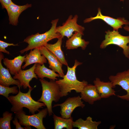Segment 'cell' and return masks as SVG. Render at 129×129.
Listing matches in <instances>:
<instances>
[{"label": "cell", "mask_w": 129, "mask_h": 129, "mask_svg": "<svg viewBox=\"0 0 129 129\" xmlns=\"http://www.w3.org/2000/svg\"><path fill=\"white\" fill-rule=\"evenodd\" d=\"M82 64V63L75 60L74 65L72 67L67 66V73L63 78L56 81L60 89L61 97L67 96L69 93L73 90L76 93H81L84 88L88 84L87 81L85 80L79 81L76 77V68Z\"/></svg>", "instance_id": "cell-1"}, {"label": "cell", "mask_w": 129, "mask_h": 129, "mask_svg": "<svg viewBox=\"0 0 129 129\" xmlns=\"http://www.w3.org/2000/svg\"><path fill=\"white\" fill-rule=\"evenodd\" d=\"M32 89L29 88L28 92L26 93L22 92L20 89L17 95L9 96L8 99L12 105L11 111L14 113L23 111V108L28 109L30 113L32 114L35 112L39 111L40 108L46 106L43 103L36 101L32 98L31 95Z\"/></svg>", "instance_id": "cell-2"}, {"label": "cell", "mask_w": 129, "mask_h": 129, "mask_svg": "<svg viewBox=\"0 0 129 129\" xmlns=\"http://www.w3.org/2000/svg\"><path fill=\"white\" fill-rule=\"evenodd\" d=\"M59 21L58 18L52 20L50 29L45 32L41 34L38 32L26 37L24 42L27 43L28 45L26 48L20 51V53L23 54L29 50L45 46L50 40L55 38L58 39L61 37V34L56 32L57 25Z\"/></svg>", "instance_id": "cell-3"}, {"label": "cell", "mask_w": 129, "mask_h": 129, "mask_svg": "<svg viewBox=\"0 0 129 129\" xmlns=\"http://www.w3.org/2000/svg\"><path fill=\"white\" fill-rule=\"evenodd\" d=\"M42 87V93L40 98L37 101L42 102L47 107L49 116L52 114V103L58 102L61 97L59 87L55 80L50 79L48 81L44 78L40 79Z\"/></svg>", "instance_id": "cell-4"}, {"label": "cell", "mask_w": 129, "mask_h": 129, "mask_svg": "<svg viewBox=\"0 0 129 129\" xmlns=\"http://www.w3.org/2000/svg\"><path fill=\"white\" fill-rule=\"evenodd\" d=\"M105 39L101 42L100 48L103 49L110 45L114 44L123 49V53L125 57L129 59V36H124L118 31L108 30L105 32Z\"/></svg>", "instance_id": "cell-5"}, {"label": "cell", "mask_w": 129, "mask_h": 129, "mask_svg": "<svg viewBox=\"0 0 129 129\" xmlns=\"http://www.w3.org/2000/svg\"><path fill=\"white\" fill-rule=\"evenodd\" d=\"M21 125L27 127L33 126L37 129H46L43 123V119L46 117L48 111L47 108L39 110L36 114L27 115L23 111L14 113Z\"/></svg>", "instance_id": "cell-6"}, {"label": "cell", "mask_w": 129, "mask_h": 129, "mask_svg": "<svg viewBox=\"0 0 129 129\" xmlns=\"http://www.w3.org/2000/svg\"><path fill=\"white\" fill-rule=\"evenodd\" d=\"M78 16L75 15L74 16L70 15L65 22L62 25L57 27L56 32L60 33L63 38L66 37L69 38L73 35V32H77L84 35L85 27L77 23Z\"/></svg>", "instance_id": "cell-7"}, {"label": "cell", "mask_w": 129, "mask_h": 129, "mask_svg": "<svg viewBox=\"0 0 129 129\" xmlns=\"http://www.w3.org/2000/svg\"><path fill=\"white\" fill-rule=\"evenodd\" d=\"M81 97L79 96L77 97H69L63 102L54 105L53 107H60V113L62 117L67 118H71V114L76 108L80 107L83 108L85 105L81 101Z\"/></svg>", "instance_id": "cell-8"}, {"label": "cell", "mask_w": 129, "mask_h": 129, "mask_svg": "<svg viewBox=\"0 0 129 129\" xmlns=\"http://www.w3.org/2000/svg\"><path fill=\"white\" fill-rule=\"evenodd\" d=\"M98 19L103 21L111 27L113 30L118 31L119 29L122 28V26L124 25H129V21L124 17H119L115 18L103 15L99 7L98 8V12L96 16L85 19L84 20L83 22L84 23H89L94 20Z\"/></svg>", "instance_id": "cell-9"}, {"label": "cell", "mask_w": 129, "mask_h": 129, "mask_svg": "<svg viewBox=\"0 0 129 129\" xmlns=\"http://www.w3.org/2000/svg\"><path fill=\"white\" fill-rule=\"evenodd\" d=\"M109 79L112 82L113 88L116 85L120 86L127 92L125 95H118L117 97L121 99L129 101V69L127 70L117 73L116 75H111Z\"/></svg>", "instance_id": "cell-10"}, {"label": "cell", "mask_w": 129, "mask_h": 129, "mask_svg": "<svg viewBox=\"0 0 129 129\" xmlns=\"http://www.w3.org/2000/svg\"><path fill=\"white\" fill-rule=\"evenodd\" d=\"M41 54L48 61L49 67L55 72H57L60 76L63 78L64 75L62 67L63 64L45 46L39 48Z\"/></svg>", "instance_id": "cell-11"}, {"label": "cell", "mask_w": 129, "mask_h": 129, "mask_svg": "<svg viewBox=\"0 0 129 129\" xmlns=\"http://www.w3.org/2000/svg\"><path fill=\"white\" fill-rule=\"evenodd\" d=\"M37 64L35 63L32 67L29 69L26 70H21L14 75L13 78L20 81L22 88L23 86L24 89H27V87L32 89L29 85V82L33 78L38 79V77L34 72Z\"/></svg>", "instance_id": "cell-12"}, {"label": "cell", "mask_w": 129, "mask_h": 129, "mask_svg": "<svg viewBox=\"0 0 129 129\" xmlns=\"http://www.w3.org/2000/svg\"><path fill=\"white\" fill-rule=\"evenodd\" d=\"M32 6L31 4L27 3L24 5H19L13 2L5 8L9 17V24L16 26L18 22L19 17L21 13Z\"/></svg>", "instance_id": "cell-13"}, {"label": "cell", "mask_w": 129, "mask_h": 129, "mask_svg": "<svg viewBox=\"0 0 129 129\" xmlns=\"http://www.w3.org/2000/svg\"><path fill=\"white\" fill-rule=\"evenodd\" d=\"M3 54L0 53V84L5 86L9 87L11 85H16L19 89L21 87L20 82L18 80H15L11 76L8 69L4 68L1 61L4 58Z\"/></svg>", "instance_id": "cell-14"}, {"label": "cell", "mask_w": 129, "mask_h": 129, "mask_svg": "<svg viewBox=\"0 0 129 129\" xmlns=\"http://www.w3.org/2000/svg\"><path fill=\"white\" fill-rule=\"evenodd\" d=\"M97 91L101 98H108L113 95L115 96L116 91L113 89L110 81L104 82L100 78H97L93 82Z\"/></svg>", "instance_id": "cell-15"}, {"label": "cell", "mask_w": 129, "mask_h": 129, "mask_svg": "<svg viewBox=\"0 0 129 129\" xmlns=\"http://www.w3.org/2000/svg\"><path fill=\"white\" fill-rule=\"evenodd\" d=\"M80 93L82 99L91 105H93L95 102L101 99L95 86L92 84L87 85Z\"/></svg>", "instance_id": "cell-16"}, {"label": "cell", "mask_w": 129, "mask_h": 129, "mask_svg": "<svg viewBox=\"0 0 129 129\" xmlns=\"http://www.w3.org/2000/svg\"><path fill=\"white\" fill-rule=\"evenodd\" d=\"M24 62L25 64L22 67V69L33 63H39L42 65L47 63V59L41 54L39 48H37L33 50H31L29 54H26Z\"/></svg>", "instance_id": "cell-17"}, {"label": "cell", "mask_w": 129, "mask_h": 129, "mask_svg": "<svg viewBox=\"0 0 129 129\" xmlns=\"http://www.w3.org/2000/svg\"><path fill=\"white\" fill-rule=\"evenodd\" d=\"M82 36L79 32H75L66 41L65 47L66 49H74L81 47L82 49H85L89 42L82 39Z\"/></svg>", "instance_id": "cell-18"}, {"label": "cell", "mask_w": 129, "mask_h": 129, "mask_svg": "<svg viewBox=\"0 0 129 129\" xmlns=\"http://www.w3.org/2000/svg\"><path fill=\"white\" fill-rule=\"evenodd\" d=\"M26 55H19L12 59H9L7 58L3 59L4 65L8 69L11 74L14 75L21 70L22 65Z\"/></svg>", "instance_id": "cell-19"}, {"label": "cell", "mask_w": 129, "mask_h": 129, "mask_svg": "<svg viewBox=\"0 0 129 129\" xmlns=\"http://www.w3.org/2000/svg\"><path fill=\"white\" fill-rule=\"evenodd\" d=\"M63 38L61 37L58 39L57 41L55 43L51 44L47 43L45 46L63 64L68 66L67 62L61 49Z\"/></svg>", "instance_id": "cell-20"}, {"label": "cell", "mask_w": 129, "mask_h": 129, "mask_svg": "<svg viewBox=\"0 0 129 129\" xmlns=\"http://www.w3.org/2000/svg\"><path fill=\"white\" fill-rule=\"evenodd\" d=\"M34 72L38 77L41 79L46 77L50 79L55 80L58 79L57 77L60 76L58 74L46 67L44 64L41 65L39 63H37Z\"/></svg>", "instance_id": "cell-21"}, {"label": "cell", "mask_w": 129, "mask_h": 129, "mask_svg": "<svg viewBox=\"0 0 129 129\" xmlns=\"http://www.w3.org/2000/svg\"><path fill=\"white\" fill-rule=\"evenodd\" d=\"M101 121H93L91 117L88 116L84 120L80 118L73 121V127L79 129H97L98 127L101 123Z\"/></svg>", "instance_id": "cell-22"}, {"label": "cell", "mask_w": 129, "mask_h": 129, "mask_svg": "<svg viewBox=\"0 0 129 129\" xmlns=\"http://www.w3.org/2000/svg\"><path fill=\"white\" fill-rule=\"evenodd\" d=\"M55 129H62L66 128L67 129H72L73 118L71 117L68 118H65L57 116L55 114L53 115Z\"/></svg>", "instance_id": "cell-23"}, {"label": "cell", "mask_w": 129, "mask_h": 129, "mask_svg": "<svg viewBox=\"0 0 129 129\" xmlns=\"http://www.w3.org/2000/svg\"><path fill=\"white\" fill-rule=\"evenodd\" d=\"M12 114L8 111L4 112L2 117L0 118V129H11L10 123L12 120Z\"/></svg>", "instance_id": "cell-24"}, {"label": "cell", "mask_w": 129, "mask_h": 129, "mask_svg": "<svg viewBox=\"0 0 129 129\" xmlns=\"http://www.w3.org/2000/svg\"><path fill=\"white\" fill-rule=\"evenodd\" d=\"M18 86H14L10 87L0 85V94L5 97L7 99L10 93L17 94L19 92Z\"/></svg>", "instance_id": "cell-25"}, {"label": "cell", "mask_w": 129, "mask_h": 129, "mask_svg": "<svg viewBox=\"0 0 129 129\" xmlns=\"http://www.w3.org/2000/svg\"><path fill=\"white\" fill-rule=\"evenodd\" d=\"M18 45V44H14L13 43H9L0 40V52H2L9 54H10V52L9 51L5 49L6 48L11 46H16Z\"/></svg>", "instance_id": "cell-26"}, {"label": "cell", "mask_w": 129, "mask_h": 129, "mask_svg": "<svg viewBox=\"0 0 129 129\" xmlns=\"http://www.w3.org/2000/svg\"><path fill=\"white\" fill-rule=\"evenodd\" d=\"M0 2L2 8L5 9L13 2L11 0H0Z\"/></svg>", "instance_id": "cell-27"}, {"label": "cell", "mask_w": 129, "mask_h": 129, "mask_svg": "<svg viewBox=\"0 0 129 129\" xmlns=\"http://www.w3.org/2000/svg\"><path fill=\"white\" fill-rule=\"evenodd\" d=\"M18 119L16 116L14 118V120L12 121L13 124L16 126V129H24V128L21 127V125L18 121Z\"/></svg>", "instance_id": "cell-28"}, {"label": "cell", "mask_w": 129, "mask_h": 129, "mask_svg": "<svg viewBox=\"0 0 129 129\" xmlns=\"http://www.w3.org/2000/svg\"><path fill=\"white\" fill-rule=\"evenodd\" d=\"M123 28L124 30L129 32V26L128 25H125Z\"/></svg>", "instance_id": "cell-29"}, {"label": "cell", "mask_w": 129, "mask_h": 129, "mask_svg": "<svg viewBox=\"0 0 129 129\" xmlns=\"http://www.w3.org/2000/svg\"><path fill=\"white\" fill-rule=\"evenodd\" d=\"M115 126H114V125H113L112 126H111L110 128V129H113V128H114L115 127Z\"/></svg>", "instance_id": "cell-30"}, {"label": "cell", "mask_w": 129, "mask_h": 129, "mask_svg": "<svg viewBox=\"0 0 129 129\" xmlns=\"http://www.w3.org/2000/svg\"><path fill=\"white\" fill-rule=\"evenodd\" d=\"M124 0H120V1H124Z\"/></svg>", "instance_id": "cell-31"}]
</instances>
